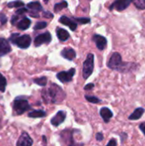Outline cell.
<instances>
[{"label":"cell","instance_id":"1f68e13d","mask_svg":"<svg viewBox=\"0 0 145 146\" xmlns=\"http://www.w3.org/2000/svg\"><path fill=\"white\" fill-rule=\"evenodd\" d=\"M7 21V17L3 15V14H0V22L2 25L5 24Z\"/></svg>","mask_w":145,"mask_h":146},{"label":"cell","instance_id":"7a4b0ae2","mask_svg":"<svg viewBox=\"0 0 145 146\" xmlns=\"http://www.w3.org/2000/svg\"><path fill=\"white\" fill-rule=\"evenodd\" d=\"M9 40L14 44H16L18 47L21 48V49H26L30 46L31 44V37L29 35H21L20 36L19 33H13L10 38Z\"/></svg>","mask_w":145,"mask_h":146},{"label":"cell","instance_id":"60d3db41","mask_svg":"<svg viewBox=\"0 0 145 146\" xmlns=\"http://www.w3.org/2000/svg\"><path fill=\"white\" fill-rule=\"evenodd\" d=\"M44 146H45V145H44Z\"/></svg>","mask_w":145,"mask_h":146},{"label":"cell","instance_id":"8fae6325","mask_svg":"<svg viewBox=\"0 0 145 146\" xmlns=\"http://www.w3.org/2000/svg\"><path fill=\"white\" fill-rule=\"evenodd\" d=\"M93 41L96 44V46L97 47L98 50H103L106 46H107V39L105 37L99 35V34H95L92 38Z\"/></svg>","mask_w":145,"mask_h":146},{"label":"cell","instance_id":"f1b7e54d","mask_svg":"<svg viewBox=\"0 0 145 146\" xmlns=\"http://www.w3.org/2000/svg\"><path fill=\"white\" fill-rule=\"evenodd\" d=\"M75 21L80 23V24H87L89 22H91V19L88 17H79L75 19Z\"/></svg>","mask_w":145,"mask_h":146},{"label":"cell","instance_id":"5bb4252c","mask_svg":"<svg viewBox=\"0 0 145 146\" xmlns=\"http://www.w3.org/2000/svg\"><path fill=\"white\" fill-rule=\"evenodd\" d=\"M61 55H62V57H64L65 59L69 60V61H72V60H73L76 57V52H75V50L73 48H70V47L64 48L61 51Z\"/></svg>","mask_w":145,"mask_h":146},{"label":"cell","instance_id":"9c48e42d","mask_svg":"<svg viewBox=\"0 0 145 146\" xmlns=\"http://www.w3.org/2000/svg\"><path fill=\"white\" fill-rule=\"evenodd\" d=\"M32 144H33V141L32 138L29 136L27 133L24 132L19 137L17 143H16V146H32Z\"/></svg>","mask_w":145,"mask_h":146},{"label":"cell","instance_id":"4dcf8cb0","mask_svg":"<svg viewBox=\"0 0 145 146\" xmlns=\"http://www.w3.org/2000/svg\"><path fill=\"white\" fill-rule=\"evenodd\" d=\"M26 12H27V9H26V8H21V9H17L15 13H16L17 15H22V14L26 13Z\"/></svg>","mask_w":145,"mask_h":146},{"label":"cell","instance_id":"603a6c76","mask_svg":"<svg viewBox=\"0 0 145 146\" xmlns=\"http://www.w3.org/2000/svg\"><path fill=\"white\" fill-rule=\"evenodd\" d=\"M68 7V3L66 1H62L58 3H56L55 4V7H54V11L55 12H59L60 10L65 9Z\"/></svg>","mask_w":145,"mask_h":146},{"label":"cell","instance_id":"836d02e7","mask_svg":"<svg viewBox=\"0 0 145 146\" xmlns=\"http://www.w3.org/2000/svg\"><path fill=\"white\" fill-rule=\"evenodd\" d=\"M96 139L97 141H102L103 139V134L102 133H97L96 135Z\"/></svg>","mask_w":145,"mask_h":146},{"label":"cell","instance_id":"44dd1931","mask_svg":"<svg viewBox=\"0 0 145 146\" xmlns=\"http://www.w3.org/2000/svg\"><path fill=\"white\" fill-rule=\"evenodd\" d=\"M46 116V113L44 110H32L28 113V117L31 118H42Z\"/></svg>","mask_w":145,"mask_h":146},{"label":"cell","instance_id":"74e56055","mask_svg":"<svg viewBox=\"0 0 145 146\" xmlns=\"http://www.w3.org/2000/svg\"><path fill=\"white\" fill-rule=\"evenodd\" d=\"M44 16L45 18H53V14H51L50 12H44Z\"/></svg>","mask_w":145,"mask_h":146},{"label":"cell","instance_id":"3957f363","mask_svg":"<svg viewBox=\"0 0 145 146\" xmlns=\"http://www.w3.org/2000/svg\"><path fill=\"white\" fill-rule=\"evenodd\" d=\"M31 110V106L26 99L16 98L13 103V112L14 115H21L26 111Z\"/></svg>","mask_w":145,"mask_h":146},{"label":"cell","instance_id":"9a60e30c","mask_svg":"<svg viewBox=\"0 0 145 146\" xmlns=\"http://www.w3.org/2000/svg\"><path fill=\"white\" fill-rule=\"evenodd\" d=\"M11 51V47L5 38H0V56H3Z\"/></svg>","mask_w":145,"mask_h":146},{"label":"cell","instance_id":"7402d4cb","mask_svg":"<svg viewBox=\"0 0 145 146\" xmlns=\"http://www.w3.org/2000/svg\"><path fill=\"white\" fill-rule=\"evenodd\" d=\"M27 8L30 9H32V11H36V12L43 10V7H42V5L40 4L39 2H32V3H29L27 4Z\"/></svg>","mask_w":145,"mask_h":146},{"label":"cell","instance_id":"6da1fadb","mask_svg":"<svg viewBox=\"0 0 145 146\" xmlns=\"http://www.w3.org/2000/svg\"><path fill=\"white\" fill-rule=\"evenodd\" d=\"M41 95L45 104H60L66 98L64 91L55 83H52L48 88L44 89Z\"/></svg>","mask_w":145,"mask_h":146},{"label":"cell","instance_id":"4fadbf2b","mask_svg":"<svg viewBox=\"0 0 145 146\" xmlns=\"http://www.w3.org/2000/svg\"><path fill=\"white\" fill-rule=\"evenodd\" d=\"M138 68V65L134 62H122L121 67L119 68L118 71L122 72V73H126V72H131L134 71Z\"/></svg>","mask_w":145,"mask_h":146},{"label":"cell","instance_id":"ab89813d","mask_svg":"<svg viewBox=\"0 0 145 146\" xmlns=\"http://www.w3.org/2000/svg\"><path fill=\"white\" fill-rule=\"evenodd\" d=\"M44 2H45V3H47V2H48V1H49V0H44Z\"/></svg>","mask_w":145,"mask_h":146},{"label":"cell","instance_id":"d6a6232c","mask_svg":"<svg viewBox=\"0 0 145 146\" xmlns=\"http://www.w3.org/2000/svg\"><path fill=\"white\" fill-rule=\"evenodd\" d=\"M94 88V84H92V83H90V84H87L85 87H84V89L85 90V91H89V90H92Z\"/></svg>","mask_w":145,"mask_h":146},{"label":"cell","instance_id":"484cf974","mask_svg":"<svg viewBox=\"0 0 145 146\" xmlns=\"http://www.w3.org/2000/svg\"><path fill=\"white\" fill-rule=\"evenodd\" d=\"M6 86H7V81L6 79L4 78V76L0 73V92H3L6 89Z\"/></svg>","mask_w":145,"mask_h":146},{"label":"cell","instance_id":"52a82bcc","mask_svg":"<svg viewBox=\"0 0 145 146\" xmlns=\"http://www.w3.org/2000/svg\"><path fill=\"white\" fill-rule=\"evenodd\" d=\"M132 0H115L114 3L109 6V10L116 9L118 11H122L128 8V6L131 4Z\"/></svg>","mask_w":145,"mask_h":146},{"label":"cell","instance_id":"f35d334b","mask_svg":"<svg viewBox=\"0 0 145 146\" xmlns=\"http://www.w3.org/2000/svg\"><path fill=\"white\" fill-rule=\"evenodd\" d=\"M69 146H84V145H82V144H78V143L73 142V144H71Z\"/></svg>","mask_w":145,"mask_h":146},{"label":"cell","instance_id":"2e32d148","mask_svg":"<svg viewBox=\"0 0 145 146\" xmlns=\"http://www.w3.org/2000/svg\"><path fill=\"white\" fill-rule=\"evenodd\" d=\"M61 137L63 139V141L68 145V146H69L71 144H73L74 142L73 139V133L69 129H66V130L62 131L61 133Z\"/></svg>","mask_w":145,"mask_h":146},{"label":"cell","instance_id":"4316f807","mask_svg":"<svg viewBox=\"0 0 145 146\" xmlns=\"http://www.w3.org/2000/svg\"><path fill=\"white\" fill-rule=\"evenodd\" d=\"M22 6H24V3L20 0H15L8 3L9 8H15V7H22Z\"/></svg>","mask_w":145,"mask_h":146},{"label":"cell","instance_id":"83f0119b","mask_svg":"<svg viewBox=\"0 0 145 146\" xmlns=\"http://www.w3.org/2000/svg\"><path fill=\"white\" fill-rule=\"evenodd\" d=\"M85 99H86L88 102H90V103H91V104H98V103H101V100H100L98 98L94 97V96H88V95H85Z\"/></svg>","mask_w":145,"mask_h":146},{"label":"cell","instance_id":"ac0fdd59","mask_svg":"<svg viewBox=\"0 0 145 146\" xmlns=\"http://www.w3.org/2000/svg\"><path fill=\"white\" fill-rule=\"evenodd\" d=\"M144 112L145 110L144 108H138V109H136L134 110V112L131 115H129L128 119L130 121H137V120L140 119L143 116V115L144 114Z\"/></svg>","mask_w":145,"mask_h":146},{"label":"cell","instance_id":"cb8c5ba5","mask_svg":"<svg viewBox=\"0 0 145 146\" xmlns=\"http://www.w3.org/2000/svg\"><path fill=\"white\" fill-rule=\"evenodd\" d=\"M135 7L138 9H145V0H132Z\"/></svg>","mask_w":145,"mask_h":146},{"label":"cell","instance_id":"5b68a950","mask_svg":"<svg viewBox=\"0 0 145 146\" xmlns=\"http://www.w3.org/2000/svg\"><path fill=\"white\" fill-rule=\"evenodd\" d=\"M122 58L120 53L118 52H115L112 54V56H110L109 62H108V67L110 69L113 70H118L119 68L121 67V65L122 64Z\"/></svg>","mask_w":145,"mask_h":146},{"label":"cell","instance_id":"ffe728a7","mask_svg":"<svg viewBox=\"0 0 145 146\" xmlns=\"http://www.w3.org/2000/svg\"><path fill=\"white\" fill-rule=\"evenodd\" d=\"M31 25V20H29L28 18L25 17L23 18L21 21H20L17 24V27L20 30H26Z\"/></svg>","mask_w":145,"mask_h":146},{"label":"cell","instance_id":"ba28073f","mask_svg":"<svg viewBox=\"0 0 145 146\" xmlns=\"http://www.w3.org/2000/svg\"><path fill=\"white\" fill-rule=\"evenodd\" d=\"M51 41V35L49 32L41 33L38 35L34 39V45L36 47H38L44 44H48Z\"/></svg>","mask_w":145,"mask_h":146},{"label":"cell","instance_id":"277c9868","mask_svg":"<svg viewBox=\"0 0 145 146\" xmlns=\"http://www.w3.org/2000/svg\"><path fill=\"white\" fill-rule=\"evenodd\" d=\"M94 70V55L89 53L86 56L85 61L83 63L82 76L85 80H87L93 73Z\"/></svg>","mask_w":145,"mask_h":146},{"label":"cell","instance_id":"e0dca14e","mask_svg":"<svg viewBox=\"0 0 145 146\" xmlns=\"http://www.w3.org/2000/svg\"><path fill=\"white\" fill-rule=\"evenodd\" d=\"M100 115L105 123L109 122L110 119L113 117V112L107 107H103L100 110Z\"/></svg>","mask_w":145,"mask_h":146},{"label":"cell","instance_id":"7c38bea8","mask_svg":"<svg viewBox=\"0 0 145 146\" xmlns=\"http://www.w3.org/2000/svg\"><path fill=\"white\" fill-rule=\"evenodd\" d=\"M59 21H60V23H62V24L68 27L72 31H75L77 29L78 25H77L76 21H73L72 19H70V18H68V17H67L65 15H62V17H60Z\"/></svg>","mask_w":145,"mask_h":146},{"label":"cell","instance_id":"8d00e7d4","mask_svg":"<svg viewBox=\"0 0 145 146\" xmlns=\"http://www.w3.org/2000/svg\"><path fill=\"white\" fill-rule=\"evenodd\" d=\"M18 20H19L18 15H13V16H12V18H11V23H12L13 25H15V22H16Z\"/></svg>","mask_w":145,"mask_h":146},{"label":"cell","instance_id":"30bf717a","mask_svg":"<svg viewBox=\"0 0 145 146\" xmlns=\"http://www.w3.org/2000/svg\"><path fill=\"white\" fill-rule=\"evenodd\" d=\"M66 116H67V114L65 111L63 110H60L57 112V114L52 117L51 121H50V123L54 126V127H58L60 126L66 119Z\"/></svg>","mask_w":145,"mask_h":146},{"label":"cell","instance_id":"d4e9b609","mask_svg":"<svg viewBox=\"0 0 145 146\" xmlns=\"http://www.w3.org/2000/svg\"><path fill=\"white\" fill-rule=\"evenodd\" d=\"M33 82L36 83L37 85L38 86H45L46 84H47V78L46 77H40V78H37V79H34L33 80Z\"/></svg>","mask_w":145,"mask_h":146},{"label":"cell","instance_id":"d6986e66","mask_svg":"<svg viewBox=\"0 0 145 146\" xmlns=\"http://www.w3.org/2000/svg\"><path fill=\"white\" fill-rule=\"evenodd\" d=\"M56 35H57V38H59V40L62 42L68 40L70 37L68 32L63 28H57L56 29Z\"/></svg>","mask_w":145,"mask_h":146},{"label":"cell","instance_id":"e575fe53","mask_svg":"<svg viewBox=\"0 0 145 146\" xmlns=\"http://www.w3.org/2000/svg\"><path fill=\"white\" fill-rule=\"evenodd\" d=\"M117 145V141L115 139H112L106 146H116Z\"/></svg>","mask_w":145,"mask_h":146},{"label":"cell","instance_id":"8992f818","mask_svg":"<svg viewBox=\"0 0 145 146\" xmlns=\"http://www.w3.org/2000/svg\"><path fill=\"white\" fill-rule=\"evenodd\" d=\"M74 74H75V69L71 68L68 71H62V72L57 73L56 78L62 83H68L73 80V77Z\"/></svg>","mask_w":145,"mask_h":146},{"label":"cell","instance_id":"f546056e","mask_svg":"<svg viewBox=\"0 0 145 146\" xmlns=\"http://www.w3.org/2000/svg\"><path fill=\"white\" fill-rule=\"evenodd\" d=\"M47 26V22L45 21H39L38 23L35 24L34 26V30H40V29H43L44 27H46Z\"/></svg>","mask_w":145,"mask_h":146},{"label":"cell","instance_id":"d590c367","mask_svg":"<svg viewBox=\"0 0 145 146\" xmlns=\"http://www.w3.org/2000/svg\"><path fill=\"white\" fill-rule=\"evenodd\" d=\"M139 129L143 132V133L144 134V136H145V121L142 122V123L139 125Z\"/></svg>","mask_w":145,"mask_h":146}]
</instances>
